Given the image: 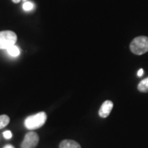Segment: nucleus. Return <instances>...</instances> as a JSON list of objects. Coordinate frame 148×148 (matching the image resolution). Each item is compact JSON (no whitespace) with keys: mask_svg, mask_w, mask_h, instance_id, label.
<instances>
[{"mask_svg":"<svg viewBox=\"0 0 148 148\" xmlns=\"http://www.w3.org/2000/svg\"><path fill=\"white\" fill-rule=\"evenodd\" d=\"M47 115L45 112H40L34 115L27 117L25 119V127L29 130H34L41 127L45 123Z\"/></svg>","mask_w":148,"mask_h":148,"instance_id":"f257e3e1","label":"nucleus"},{"mask_svg":"<svg viewBox=\"0 0 148 148\" xmlns=\"http://www.w3.org/2000/svg\"><path fill=\"white\" fill-rule=\"evenodd\" d=\"M130 49L137 55H142L148 52V37L141 36L134 38L130 43Z\"/></svg>","mask_w":148,"mask_h":148,"instance_id":"f03ea898","label":"nucleus"},{"mask_svg":"<svg viewBox=\"0 0 148 148\" xmlns=\"http://www.w3.org/2000/svg\"><path fill=\"white\" fill-rule=\"evenodd\" d=\"M16 40L17 36L15 32L12 31L0 32V49H8L16 44Z\"/></svg>","mask_w":148,"mask_h":148,"instance_id":"7ed1b4c3","label":"nucleus"},{"mask_svg":"<svg viewBox=\"0 0 148 148\" xmlns=\"http://www.w3.org/2000/svg\"><path fill=\"white\" fill-rule=\"evenodd\" d=\"M39 140L40 138L36 132H27L21 143V148H36L39 143Z\"/></svg>","mask_w":148,"mask_h":148,"instance_id":"20e7f679","label":"nucleus"},{"mask_svg":"<svg viewBox=\"0 0 148 148\" xmlns=\"http://www.w3.org/2000/svg\"><path fill=\"white\" fill-rule=\"evenodd\" d=\"M114 104L111 101H106L101 106L99 110V115L101 118H107L112 111Z\"/></svg>","mask_w":148,"mask_h":148,"instance_id":"39448f33","label":"nucleus"},{"mask_svg":"<svg viewBox=\"0 0 148 148\" xmlns=\"http://www.w3.org/2000/svg\"><path fill=\"white\" fill-rule=\"evenodd\" d=\"M59 148H81V146L73 140H64L59 144Z\"/></svg>","mask_w":148,"mask_h":148,"instance_id":"423d86ee","label":"nucleus"},{"mask_svg":"<svg viewBox=\"0 0 148 148\" xmlns=\"http://www.w3.org/2000/svg\"><path fill=\"white\" fill-rule=\"evenodd\" d=\"M138 89L139 91L143 93H148V77L143 79L138 85Z\"/></svg>","mask_w":148,"mask_h":148,"instance_id":"0eeeda50","label":"nucleus"},{"mask_svg":"<svg viewBox=\"0 0 148 148\" xmlns=\"http://www.w3.org/2000/svg\"><path fill=\"white\" fill-rule=\"evenodd\" d=\"M7 51L12 57H17L20 54V49L17 47L16 45H14L8 48L7 49Z\"/></svg>","mask_w":148,"mask_h":148,"instance_id":"6e6552de","label":"nucleus"},{"mask_svg":"<svg viewBox=\"0 0 148 148\" xmlns=\"http://www.w3.org/2000/svg\"><path fill=\"white\" fill-rule=\"evenodd\" d=\"M10 122V118L6 115V114H2L0 115V129L5 127Z\"/></svg>","mask_w":148,"mask_h":148,"instance_id":"1a4fd4ad","label":"nucleus"},{"mask_svg":"<svg viewBox=\"0 0 148 148\" xmlns=\"http://www.w3.org/2000/svg\"><path fill=\"white\" fill-rule=\"evenodd\" d=\"M22 8H23V9L25 11L29 12V11L32 10V9L34 8V3H33L32 2H28V1L24 2Z\"/></svg>","mask_w":148,"mask_h":148,"instance_id":"9d476101","label":"nucleus"},{"mask_svg":"<svg viewBox=\"0 0 148 148\" xmlns=\"http://www.w3.org/2000/svg\"><path fill=\"white\" fill-rule=\"evenodd\" d=\"M3 137L6 139H10L12 137V133L11 131H5L3 132Z\"/></svg>","mask_w":148,"mask_h":148,"instance_id":"9b49d317","label":"nucleus"},{"mask_svg":"<svg viewBox=\"0 0 148 148\" xmlns=\"http://www.w3.org/2000/svg\"><path fill=\"white\" fill-rule=\"evenodd\" d=\"M144 73V70H143V69H139L138 72V77H142L143 76V74Z\"/></svg>","mask_w":148,"mask_h":148,"instance_id":"f8f14e48","label":"nucleus"},{"mask_svg":"<svg viewBox=\"0 0 148 148\" xmlns=\"http://www.w3.org/2000/svg\"><path fill=\"white\" fill-rule=\"evenodd\" d=\"M3 148H15L13 146H12V145H6L5 147Z\"/></svg>","mask_w":148,"mask_h":148,"instance_id":"ddd939ff","label":"nucleus"},{"mask_svg":"<svg viewBox=\"0 0 148 148\" xmlns=\"http://www.w3.org/2000/svg\"><path fill=\"white\" fill-rule=\"evenodd\" d=\"M14 3H20L21 0H12Z\"/></svg>","mask_w":148,"mask_h":148,"instance_id":"4468645a","label":"nucleus"},{"mask_svg":"<svg viewBox=\"0 0 148 148\" xmlns=\"http://www.w3.org/2000/svg\"><path fill=\"white\" fill-rule=\"evenodd\" d=\"M22 1H23V2H27V0H22Z\"/></svg>","mask_w":148,"mask_h":148,"instance_id":"2eb2a0df","label":"nucleus"}]
</instances>
